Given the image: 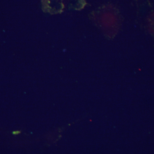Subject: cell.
I'll return each mask as SVG.
<instances>
[{"instance_id": "1", "label": "cell", "mask_w": 154, "mask_h": 154, "mask_svg": "<svg viewBox=\"0 0 154 154\" xmlns=\"http://www.w3.org/2000/svg\"><path fill=\"white\" fill-rule=\"evenodd\" d=\"M20 131H14V132H13V134H18V133H20Z\"/></svg>"}]
</instances>
